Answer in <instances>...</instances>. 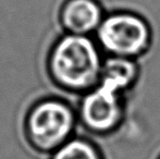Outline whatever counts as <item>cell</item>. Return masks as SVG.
Instances as JSON below:
<instances>
[{
    "mask_svg": "<svg viewBox=\"0 0 160 159\" xmlns=\"http://www.w3.org/2000/svg\"><path fill=\"white\" fill-rule=\"evenodd\" d=\"M103 59L94 36L61 33L49 47L45 69L59 91L81 96L99 84Z\"/></svg>",
    "mask_w": 160,
    "mask_h": 159,
    "instance_id": "6da1fadb",
    "label": "cell"
},
{
    "mask_svg": "<svg viewBox=\"0 0 160 159\" xmlns=\"http://www.w3.org/2000/svg\"><path fill=\"white\" fill-rule=\"evenodd\" d=\"M94 38L105 56L138 60L152 45V28L139 13L130 10L107 12Z\"/></svg>",
    "mask_w": 160,
    "mask_h": 159,
    "instance_id": "3957f363",
    "label": "cell"
},
{
    "mask_svg": "<svg viewBox=\"0 0 160 159\" xmlns=\"http://www.w3.org/2000/svg\"><path fill=\"white\" fill-rule=\"evenodd\" d=\"M75 106L57 95L40 97L25 111L22 132L26 145L40 155H51L76 135Z\"/></svg>",
    "mask_w": 160,
    "mask_h": 159,
    "instance_id": "7a4b0ae2",
    "label": "cell"
},
{
    "mask_svg": "<svg viewBox=\"0 0 160 159\" xmlns=\"http://www.w3.org/2000/svg\"><path fill=\"white\" fill-rule=\"evenodd\" d=\"M156 159H160V153H159V155L157 156V158H156Z\"/></svg>",
    "mask_w": 160,
    "mask_h": 159,
    "instance_id": "ba28073f",
    "label": "cell"
},
{
    "mask_svg": "<svg viewBox=\"0 0 160 159\" xmlns=\"http://www.w3.org/2000/svg\"><path fill=\"white\" fill-rule=\"evenodd\" d=\"M106 13L100 0H62L56 19L62 33L94 36Z\"/></svg>",
    "mask_w": 160,
    "mask_h": 159,
    "instance_id": "5b68a950",
    "label": "cell"
},
{
    "mask_svg": "<svg viewBox=\"0 0 160 159\" xmlns=\"http://www.w3.org/2000/svg\"><path fill=\"white\" fill-rule=\"evenodd\" d=\"M141 77L138 60L105 56L99 85L125 96L137 84Z\"/></svg>",
    "mask_w": 160,
    "mask_h": 159,
    "instance_id": "8992f818",
    "label": "cell"
},
{
    "mask_svg": "<svg viewBox=\"0 0 160 159\" xmlns=\"http://www.w3.org/2000/svg\"><path fill=\"white\" fill-rule=\"evenodd\" d=\"M75 108L78 127L99 137L116 133L127 117L125 96L99 84L78 96Z\"/></svg>",
    "mask_w": 160,
    "mask_h": 159,
    "instance_id": "277c9868",
    "label": "cell"
},
{
    "mask_svg": "<svg viewBox=\"0 0 160 159\" xmlns=\"http://www.w3.org/2000/svg\"><path fill=\"white\" fill-rule=\"evenodd\" d=\"M49 159H105L100 147L88 136L74 135L49 155Z\"/></svg>",
    "mask_w": 160,
    "mask_h": 159,
    "instance_id": "52a82bcc",
    "label": "cell"
}]
</instances>
